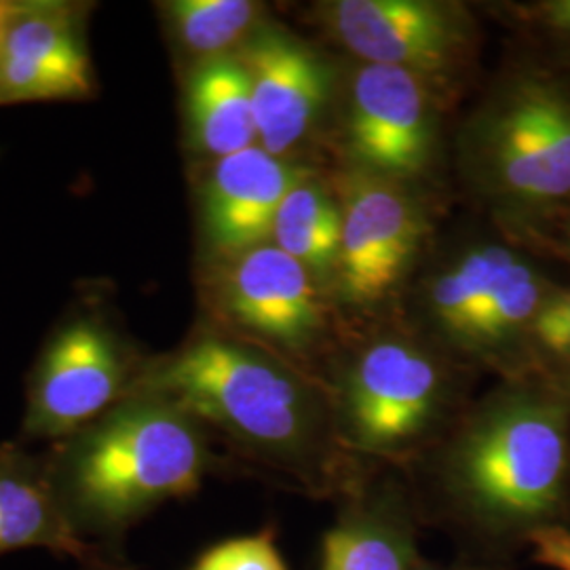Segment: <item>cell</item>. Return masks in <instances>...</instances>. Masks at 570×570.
Instances as JSON below:
<instances>
[{"label":"cell","mask_w":570,"mask_h":570,"mask_svg":"<svg viewBox=\"0 0 570 570\" xmlns=\"http://www.w3.org/2000/svg\"><path fill=\"white\" fill-rule=\"evenodd\" d=\"M428 456L438 510L492 558L569 539L570 404L548 381H501Z\"/></svg>","instance_id":"1"},{"label":"cell","mask_w":570,"mask_h":570,"mask_svg":"<svg viewBox=\"0 0 570 570\" xmlns=\"http://www.w3.org/2000/svg\"><path fill=\"white\" fill-rule=\"evenodd\" d=\"M134 393L183 410L308 494L341 499L367 471L341 446L320 379L209 324L144 362Z\"/></svg>","instance_id":"2"},{"label":"cell","mask_w":570,"mask_h":570,"mask_svg":"<svg viewBox=\"0 0 570 570\" xmlns=\"http://www.w3.org/2000/svg\"><path fill=\"white\" fill-rule=\"evenodd\" d=\"M212 463L207 431L142 393L58 442L47 461L61 508L91 543L115 541L159 505L195 494Z\"/></svg>","instance_id":"3"},{"label":"cell","mask_w":570,"mask_h":570,"mask_svg":"<svg viewBox=\"0 0 570 570\" xmlns=\"http://www.w3.org/2000/svg\"><path fill=\"white\" fill-rule=\"evenodd\" d=\"M341 446L366 463L423 461L468 410V367L416 332L336 348L322 376Z\"/></svg>","instance_id":"4"},{"label":"cell","mask_w":570,"mask_h":570,"mask_svg":"<svg viewBox=\"0 0 570 570\" xmlns=\"http://www.w3.org/2000/svg\"><path fill=\"white\" fill-rule=\"evenodd\" d=\"M459 161L505 235L569 205V79L537 63L503 75L463 122Z\"/></svg>","instance_id":"5"},{"label":"cell","mask_w":570,"mask_h":570,"mask_svg":"<svg viewBox=\"0 0 570 570\" xmlns=\"http://www.w3.org/2000/svg\"><path fill=\"white\" fill-rule=\"evenodd\" d=\"M202 284L209 326L263 346L322 381L336 351V306L298 261L277 245H258L207 263Z\"/></svg>","instance_id":"6"},{"label":"cell","mask_w":570,"mask_h":570,"mask_svg":"<svg viewBox=\"0 0 570 570\" xmlns=\"http://www.w3.org/2000/svg\"><path fill=\"white\" fill-rule=\"evenodd\" d=\"M343 214L341 254L330 285L336 308L372 315L406 284L431 223L419 186L341 167L332 180Z\"/></svg>","instance_id":"7"},{"label":"cell","mask_w":570,"mask_h":570,"mask_svg":"<svg viewBox=\"0 0 570 570\" xmlns=\"http://www.w3.org/2000/svg\"><path fill=\"white\" fill-rule=\"evenodd\" d=\"M444 96L419 75L360 61L345 89L343 165L419 186L438 161Z\"/></svg>","instance_id":"8"},{"label":"cell","mask_w":570,"mask_h":570,"mask_svg":"<svg viewBox=\"0 0 570 570\" xmlns=\"http://www.w3.org/2000/svg\"><path fill=\"white\" fill-rule=\"evenodd\" d=\"M317 20L351 56L407 70L444 94L475 56V21L446 0H330Z\"/></svg>","instance_id":"9"},{"label":"cell","mask_w":570,"mask_h":570,"mask_svg":"<svg viewBox=\"0 0 570 570\" xmlns=\"http://www.w3.org/2000/svg\"><path fill=\"white\" fill-rule=\"evenodd\" d=\"M100 317H77L53 334L28 385L23 438L61 442L131 395L142 370Z\"/></svg>","instance_id":"10"},{"label":"cell","mask_w":570,"mask_h":570,"mask_svg":"<svg viewBox=\"0 0 570 570\" xmlns=\"http://www.w3.org/2000/svg\"><path fill=\"white\" fill-rule=\"evenodd\" d=\"M237 56L249 77L258 146L294 159L336 94L332 66L308 42L268 20Z\"/></svg>","instance_id":"11"},{"label":"cell","mask_w":570,"mask_h":570,"mask_svg":"<svg viewBox=\"0 0 570 570\" xmlns=\"http://www.w3.org/2000/svg\"><path fill=\"white\" fill-rule=\"evenodd\" d=\"M308 174L311 167L261 146L209 161L197 195L205 265L271 244L287 193Z\"/></svg>","instance_id":"12"},{"label":"cell","mask_w":570,"mask_h":570,"mask_svg":"<svg viewBox=\"0 0 570 570\" xmlns=\"http://www.w3.org/2000/svg\"><path fill=\"white\" fill-rule=\"evenodd\" d=\"M91 91L81 4L23 2L0 47V104L82 100Z\"/></svg>","instance_id":"13"},{"label":"cell","mask_w":570,"mask_h":570,"mask_svg":"<svg viewBox=\"0 0 570 570\" xmlns=\"http://www.w3.org/2000/svg\"><path fill=\"white\" fill-rule=\"evenodd\" d=\"M322 543L320 570H419L421 511L406 484L370 469L341 497Z\"/></svg>","instance_id":"14"},{"label":"cell","mask_w":570,"mask_h":570,"mask_svg":"<svg viewBox=\"0 0 570 570\" xmlns=\"http://www.w3.org/2000/svg\"><path fill=\"white\" fill-rule=\"evenodd\" d=\"M49 550L82 570H131L72 527L51 484L49 465L20 446H0V556Z\"/></svg>","instance_id":"15"},{"label":"cell","mask_w":570,"mask_h":570,"mask_svg":"<svg viewBox=\"0 0 570 570\" xmlns=\"http://www.w3.org/2000/svg\"><path fill=\"white\" fill-rule=\"evenodd\" d=\"M184 119L188 144L207 161L258 146L249 77L237 53L188 68Z\"/></svg>","instance_id":"16"},{"label":"cell","mask_w":570,"mask_h":570,"mask_svg":"<svg viewBox=\"0 0 570 570\" xmlns=\"http://www.w3.org/2000/svg\"><path fill=\"white\" fill-rule=\"evenodd\" d=\"M341 237L343 214L334 188L311 171L287 193L273 225L271 244L311 271L330 294Z\"/></svg>","instance_id":"17"},{"label":"cell","mask_w":570,"mask_h":570,"mask_svg":"<svg viewBox=\"0 0 570 570\" xmlns=\"http://www.w3.org/2000/svg\"><path fill=\"white\" fill-rule=\"evenodd\" d=\"M159 7L190 66L239 53L266 21L265 4L254 0H169Z\"/></svg>","instance_id":"18"},{"label":"cell","mask_w":570,"mask_h":570,"mask_svg":"<svg viewBox=\"0 0 570 570\" xmlns=\"http://www.w3.org/2000/svg\"><path fill=\"white\" fill-rule=\"evenodd\" d=\"M524 376L551 385L570 379V285H556L539 308L524 346Z\"/></svg>","instance_id":"19"},{"label":"cell","mask_w":570,"mask_h":570,"mask_svg":"<svg viewBox=\"0 0 570 570\" xmlns=\"http://www.w3.org/2000/svg\"><path fill=\"white\" fill-rule=\"evenodd\" d=\"M190 570H289L279 553L275 530L235 537L204 551Z\"/></svg>","instance_id":"20"},{"label":"cell","mask_w":570,"mask_h":570,"mask_svg":"<svg viewBox=\"0 0 570 570\" xmlns=\"http://www.w3.org/2000/svg\"><path fill=\"white\" fill-rule=\"evenodd\" d=\"M508 242L518 247L522 245L529 249L546 252L570 265V204L534 225L511 233L508 235Z\"/></svg>","instance_id":"21"},{"label":"cell","mask_w":570,"mask_h":570,"mask_svg":"<svg viewBox=\"0 0 570 570\" xmlns=\"http://www.w3.org/2000/svg\"><path fill=\"white\" fill-rule=\"evenodd\" d=\"M515 13L537 35L570 53V0H541L515 7Z\"/></svg>","instance_id":"22"},{"label":"cell","mask_w":570,"mask_h":570,"mask_svg":"<svg viewBox=\"0 0 570 570\" xmlns=\"http://www.w3.org/2000/svg\"><path fill=\"white\" fill-rule=\"evenodd\" d=\"M508 567L503 562H471V560H461V562H431L423 560L419 570H505Z\"/></svg>","instance_id":"23"},{"label":"cell","mask_w":570,"mask_h":570,"mask_svg":"<svg viewBox=\"0 0 570 570\" xmlns=\"http://www.w3.org/2000/svg\"><path fill=\"white\" fill-rule=\"evenodd\" d=\"M21 9H23V2L20 0H0V47L4 41L9 23L16 20V16L20 13Z\"/></svg>","instance_id":"24"},{"label":"cell","mask_w":570,"mask_h":570,"mask_svg":"<svg viewBox=\"0 0 570 570\" xmlns=\"http://www.w3.org/2000/svg\"><path fill=\"white\" fill-rule=\"evenodd\" d=\"M553 387L560 389V391H562V393H564V397H567V400H569V404H570V379H567V381H562V383H556V385H553Z\"/></svg>","instance_id":"25"}]
</instances>
